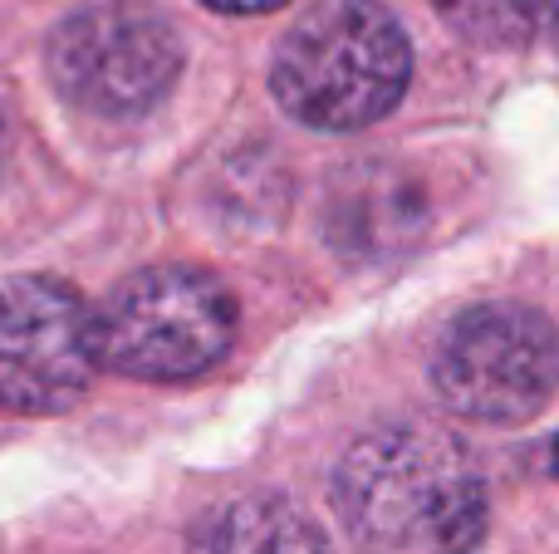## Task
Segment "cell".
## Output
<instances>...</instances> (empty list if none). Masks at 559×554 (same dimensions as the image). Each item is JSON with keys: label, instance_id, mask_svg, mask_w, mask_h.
Returning <instances> with one entry per match:
<instances>
[{"label": "cell", "instance_id": "cell-6", "mask_svg": "<svg viewBox=\"0 0 559 554\" xmlns=\"http://www.w3.org/2000/svg\"><path fill=\"white\" fill-rule=\"evenodd\" d=\"M94 310L55 275L0 285V408L64 412L94 383Z\"/></svg>", "mask_w": 559, "mask_h": 554}, {"label": "cell", "instance_id": "cell-3", "mask_svg": "<svg viewBox=\"0 0 559 554\" xmlns=\"http://www.w3.org/2000/svg\"><path fill=\"white\" fill-rule=\"evenodd\" d=\"M236 339V300L197 265H153L123 280L94 314L98 363L138 383L212 373Z\"/></svg>", "mask_w": 559, "mask_h": 554}, {"label": "cell", "instance_id": "cell-1", "mask_svg": "<svg viewBox=\"0 0 559 554\" xmlns=\"http://www.w3.org/2000/svg\"><path fill=\"white\" fill-rule=\"evenodd\" d=\"M334 506L368 554H472L486 535L476 457L432 422H383L348 442Z\"/></svg>", "mask_w": 559, "mask_h": 554}, {"label": "cell", "instance_id": "cell-9", "mask_svg": "<svg viewBox=\"0 0 559 554\" xmlns=\"http://www.w3.org/2000/svg\"><path fill=\"white\" fill-rule=\"evenodd\" d=\"M212 10H231V15H261V10H275L285 0H206Z\"/></svg>", "mask_w": 559, "mask_h": 554}, {"label": "cell", "instance_id": "cell-11", "mask_svg": "<svg viewBox=\"0 0 559 554\" xmlns=\"http://www.w3.org/2000/svg\"><path fill=\"white\" fill-rule=\"evenodd\" d=\"M550 467H555V477H559V442H555V457H550Z\"/></svg>", "mask_w": 559, "mask_h": 554}, {"label": "cell", "instance_id": "cell-10", "mask_svg": "<svg viewBox=\"0 0 559 554\" xmlns=\"http://www.w3.org/2000/svg\"><path fill=\"white\" fill-rule=\"evenodd\" d=\"M5 162H10V108L0 98V177H5Z\"/></svg>", "mask_w": 559, "mask_h": 554}, {"label": "cell", "instance_id": "cell-8", "mask_svg": "<svg viewBox=\"0 0 559 554\" xmlns=\"http://www.w3.org/2000/svg\"><path fill=\"white\" fill-rule=\"evenodd\" d=\"M437 15L472 45H531L559 20V0H432Z\"/></svg>", "mask_w": 559, "mask_h": 554}, {"label": "cell", "instance_id": "cell-4", "mask_svg": "<svg viewBox=\"0 0 559 554\" xmlns=\"http://www.w3.org/2000/svg\"><path fill=\"white\" fill-rule=\"evenodd\" d=\"M432 388L466 422H525L559 388V329L531 304H481L442 334Z\"/></svg>", "mask_w": 559, "mask_h": 554}, {"label": "cell", "instance_id": "cell-5", "mask_svg": "<svg viewBox=\"0 0 559 554\" xmlns=\"http://www.w3.org/2000/svg\"><path fill=\"white\" fill-rule=\"evenodd\" d=\"M49 74L69 104L98 118H133L177 84L182 39L143 0H98L49 35Z\"/></svg>", "mask_w": 559, "mask_h": 554}, {"label": "cell", "instance_id": "cell-7", "mask_svg": "<svg viewBox=\"0 0 559 554\" xmlns=\"http://www.w3.org/2000/svg\"><path fill=\"white\" fill-rule=\"evenodd\" d=\"M187 554H329V540L280 496H236L197 520Z\"/></svg>", "mask_w": 559, "mask_h": 554}, {"label": "cell", "instance_id": "cell-2", "mask_svg": "<svg viewBox=\"0 0 559 554\" xmlns=\"http://www.w3.org/2000/svg\"><path fill=\"white\" fill-rule=\"evenodd\" d=\"M413 79V49L378 0H324L280 39L271 84L289 118L324 133H354L393 113Z\"/></svg>", "mask_w": 559, "mask_h": 554}]
</instances>
